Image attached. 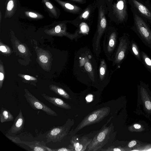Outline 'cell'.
I'll return each instance as SVG.
<instances>
[{
    "instance_id": "603a6c76",
    "label": "cell",
    "mask_w": 151,
    "mask_h": 151,
    "mask_svg": "<svg viewBox=\"0 0 151 151\" xmlns=\"http://www.w3.org/2000/svg\"><path fill=\"white\" fill-rule=\"evenodd\" d=\"M14 6V3L12 0H10L8 2L7 9L8 10L11 11L12 9Z\"/></svg>"
},
{
    "instance_id": "4fadbf2b",
    "label": "cell",
    "mask_w": 151,
    "mask_h": 151,
    "mask_svg": "<svg viewBox=\"0 0 151 151\" xmlns=\"http://www.w3.org/2000/svg\"><path fill=\"white\" fill-rule=\"evenodd\" d=\"M25 122L24 118L21 109H20L18 115L10 128L6 134V136H13L20 133L24 128Z\"/></svg>"
},
{
    "instance_id": "6da1fadb",
    "label": "cell",
    "mask_w": 151,
    "mask_h": 151,
    "mask_svg": "<svg viewBox=\"0 0 151 151\" xmlns=\"http://www.w3.org/2000/svg\"><path fill=\"white\" fill-rule=\"evenodd\" d=\"M132 12L134 20L132 29L143 43L151 50V29L149 24L137 14Z\"/></svg>"
},
{
    "instance_id": "7c38bea8",
    "label": "cell",
    "mask_w": 151,
    "mask_h": 151,
    "mask_svg": "<svg viewBox=\"0 0 151 151\" xmlns=\"http://www.w3.org/2000/svg\"><path fill=\"white\" fill-rule=\"evenodd\" d=\"M92 139H90L86 136L83 137L79 139L77 137H73L70 140L71 144L69 145L68 147L74 151H85Z\"/></svg>"
},
{
    "instance_id": "d4e9b609",
    "label": "cell",
    "mask_w": 151,
    "mask_h": 151,
    "mask_svg": "<svg viewBox=\"0 0 151 151\" xmlns=\"http://www.w3.org/2000/svg\"><path fill=\"white\" fill-rule=\"evenodd\" d=\"M52 151H73L74 150L70 148L65 147H62L58 149L52 150Z\"/></svg>"
},
{
    "instance_id": "7a4b0ae2",
    "label": "cell",
    "mask_w": 151,
    "mask_h": 151,
    "mask_svg": "<svg viewBox=\"0 0 151 151\" xmlns=\"http://www.w3.org/2000/svg\"><path fill=\"white\" fill-rule=\"evenodd\" d=\"M128 0L113 1L111 12L107 16L112 21L117 24L126 22L128 19Z\"/></svg>"
},
{
    "instance_id": "f546056e",
    "label": "cell",
    "mask_w": 151,
    "mask_h": 151,
    "mask_svg": "<svg viewBox=\"0 0 151 151\" xmlns=\"http://www.w3.org/2000/svg\"><path fill=\"white\" fill-rule=\"evenodd\" d=\"M29 15L30 17L33 18H36L37 17V14L32 12H29Z\"/></svg>"
},
{
    "instance_id": "8d00e7d4",
    "label": "cell",
    "mask_w": 151,
    "mask_h": 151,
    "mask_svg": "<svg viewBox=\"0 0 151 151\" xmlns=\"http://www.w3.org/2000/svg\"><path fill=\"white\" fill-rule=\"evenodd\" d=\"M25 78L27 80H29L30 79V77L29 76L25 75L24 76Z\"/></svg>"
},
{
    "instance_id": "484cf974",
    "label": "cell",
    "mask_w": 151,
    "mask_h": 151,
    "mask_svg": "<svg viewBox=\"0 0 151 151\" xmlns=\"http://www.w3.org/2000/svg\"><path fill=\"white\" fill-rule=\"evenodd\" d=\"M73 2V3H76L78 4H83L86 3V0H70Z\"/></svg>"
},
{
    "instance_id": "d6986e66",
    "label": "cell",
    "mask_w": 151,
    "mask_h": 151,
    "mask_svg": "<svg viewBox=\"0 0 151 151\" xmlns=\"http://www.w3.org/2000/svg\"><path fill=\"white\" fill-rule=\"evenodd\" d=\"M50 89L57 94L64 98L68 99H71L69 94L64 89L61 88L52 86L51 87Z\"/></svg>"
},
{
    "instance_id": "277c9868",
    "label": "cell",
    "mask_w": 151,
    "mask_h": 151,
    "mask_svg": "<svg viewBox=\"0 0 151 151\" xmlns=\"http://www.w3.org/2000/svg\"><path fill=\"white\" fill-rule=\"evenodd\" d=\"M112 117H111L108 120L106 123L95 135L88 146L86 151H100L106 144L109 138V135L113 127V124L111 123L110 126L107 127L106 125Z\"/></svg>"
},
{
    "instance_id": "cb8c5ba5",
    "label": "cell",
    "mask_w": 151,
    "mask_h": 151,
    "mask_svg": "<svg viewBox=\"0 0 151 151\" xmlns=\"http://www.w3.org/2000/svg\"><path fill=\"white\" fill-rule=\"evenodd\" d=\"M40 61L42 63H45L47 62L48 59L44 55H42L40 57Z\"/></svg>"
},
{
    "instance_id": "4316f807",
    "label": "cell",
    "mask_w": 151,
    "mask_h": 151,
    "mask_svg": "<svg viewBox=\"0 0 151 151\" xmlns=\"http://www.w3.org/2000/svg\"><path fill=\"white\" fill-rule=\"evenodd\" d=\"M18 48L19 51L22 53H24L26 51L25 47L22 45H20L18 46Z\"/></svg>"
},
{
    "instance_id": "1f68e13d",
    "label": "cell",
    "mask_w": 151,
    "mask_h": 151,
    "mask_svg": "<svg viewBox=\"0 0 151 151\" xmlns=\"http://www.w3.org/2000/svg\"><path fill=\"white\" fill-rule=\"evenodd\" d=\"M55 30L56 32L59 33L60 31L61 28L59 26H57L55 27Z\"/></svg>"
},
{
    "instance_id": "f1b7e54d",
    "label": "cell",
    "mask_w": 151,
    "mask_h": 151,
    "mask_svg": "<svg viewBox=\"0 0 151 151\" xmlns=\"http://www.w3.org/2000/svg\"><path fill=\"white\" fill-rule=\"evenodd\" d=\"M136 142L134 140L130 142L128 144V146L129 147H133L136 145Z\"/></svg>"
},
{
    "instance_id": "9a60e30c",
    "label": "cell",
    "mask_w": 151,
    "mask_h": 151,
    "mask_svg": "<svg viewBox=\"0 0 151 151\" xmlns=\"http://www.w3.org/2000/svg\"><path fill=\"white\" fill-rule=\"evenodd\" d=\"M98 78L101 82L107 80L109 77V73L107 65L104 59L101 60L99 68Z\"/></svg>"
},
{
    "instance_id": "4dcf8cb0",
    "label": "cell",
    "mask_w": 151,
    "mask_h": 151,
    "mask_svg": "<svg viewBox=\"0 0 151 151\" xmlns=\"http://www.w3.org/2000/svg\"><path fill=\"white\" fill-rule=\"evenodd\" d=\"M92 98L93 96L92 95H88L86 97V99L87 101L90 102L92 100Z\"/></svg>"
},
{
    "instance_id": "ba28073f",
    "label": "cell",
    "mask_w": 151,
    "mask_h": 151,
    "mask_svg": "<svg viewBox=\"0 0 151 151\" xmlns=\"http://www.w3.org/2000/svg\"><path fill=\"white\" fill-rule=\"evenodd\" d=\"M92 55L89 54L88 51H86L81 54L78 59L79 67H81V69H84L82 71L86 73L90 79L94 81L95 78H98V77L97 68H93L96 67V65H93V61L95 60Z\"/></svg>"
},
{
    "instance_id": "52a82bcc",
    "label": "cell",
    "mask_w": 151,
    "mask_h": 151,
    "mask_svg": "<svg viewBox=\"0 0 151 151\" xmlns=\"http://www.w3.org/2000/svg\"><path fill=\"white\" fill-rule=\"evenodd\" d=\"M74 123V120L68 119L62 126L54 127L48 132L45 137L46 142H60L67 135L71 127Z\"/></svg>"
},
{
    "instance_id": "ffe728a7",
    "label": "cell",
    "mask_w": 151,
    "mask_h": 151,
    "mask_svg": "<svg viewBox=\"0 0 151 151\" xmlns=\"http://www.w3.org/2000/svg\"><path fill=\"white\" fill-rule=\"evenodd\" d=\"M34 144L33 145H27L32 149V150L37 151H52V150L46 146L40 144L39 142L34 143Z\"/></svg>"
},
{
    "instance_id": "5bb4252c",
    "label": "cell",
    "mask_w": 151,
    "mask_h": 151,
    "mask_svg": "<svg viewBox=\"0 0 151 151\" xmlns=\"http://www.w3.org/2000/svg\"><path fill=\"white\" fill-rule=\"evenodd\" d=\"M42 96L46 100L57 107L66 109H69L71 108L68 104L60 99L50 96L45 93L42 94Z\"/></svg>"
},
{
    "instance_id": "ac0fdd59",
    "label": "cell",
    "mask_w": 151,
    "mask_h": 151,
    "mask_svg": "<svg viewBox=\"0 0 151 151\" xmlns=\"http://www.w3.org/2000/svg\"><path fill=\"white\" fill-rule=\"evenodd\" d=\"M142 62L145 67L151 73V58L145 52H141Z\"/></svg>"
},
{
    "instance_id": "3957f363",
    "label": "cell",
    "mask_w": 151,
    "mask_h": 151,
    "mask_svg": "<svg viewBox=\"0 0 151 151\" xmlns=\"http://www.w3.org/2000/svg\"><path fill=\"white\" fill-rule=\"evenodd\" d=\"M117 36L116 30L111 27H108L104 33L103 43V49L109 61H112L117 48Z\"/></svg>"
},
{
    "instance_id": "8fae6325",
    "label": "cell",
    "mask_w": 151,
    "mask_h": 151,
    "mask_svg": "<svg viewBox=\"0 0 151 151\" xmlns=\"http://www.w3.org/2000/svg\"><path fill=\"white\" fill-rule=\"evenodd\" d=\"M97 7L96 0L90 4L74 19L70 21L74 25L78 27L81 23L90 21L93 17L95 10Z\"/></svg>"
},
{
    "instance_id": "83f0119b",
    "label": "cell",
    "mask_w": 151,
    "mask_h": 151,
    "mask_svg": "<svg viewBox=\"0 0 151 151\" xmlns=\"http://www.w3.org/2000/svg\"><path fill=\"white\" fill-rule=\"evenodd\" d=\"M145 105L146 108L148 110L151 109V102L149 101H146L145 102Z\"/></svg>"
},
{
    "instance_id": "7402d4cb",
    "label": "cell",
    "mask_w": 151,
    "mask_h": 151,
    "mask_svg": "<svg viewBox=\"0 0 151 151\" xmlns=\"http://www.w3.org/2000/svg\"><path fill=\"white\" fill-rule=\"evenodd\" d=\"M6 136L7 138L14 143L17 144L24 143V142L20 141V139L18 137H14L10 136Z\"/></svg>"
},
{
    "instance_id": "836d02e7",
    "label": "cell",
    "mask_w": 151,
    "mask_h": 151,
    "mask_svg": "<svg viewBox=\"0 0 151 151\" xmlns=\"http://www.w3.org/2000/svg\"><path fill=\"white\" fill-rule=\"evenodd\" d=\"M0 50L1 51L3 52H6L7 50L5 47L4 46H1L0 47Z\"/></svg>"
},
{
    "instance_id": "30bf717a",
    "label": "cell",
    "mask_w": 151,
    "mask_h": 151,
    "mask_svg": "<svg viewBox=\"0 0 151 151\" xmlns=\"http://www.w3.org/2000/svg\"><path fill=\"white\" fill-rule=\"evenodd\" d=\"M24 95L27 102L32 109L41 110L49 115L54 116H58L57 113L55 111L40 101L27 90H25V93Z\"/></svg>"
},
{
    "instance_id": "44dd1931",
    "label": "cell",
    "mask_w": 151,
    "mask_h": 151,
    "mask_svg": "<svg viewBox=\"0 0 151 151\" xmlns=\"http://www.w3.org/2000/svg\"><path fill=\"white\" fill-rule=\"evenodd\" d=\"M106 3L108 9V13H109L111 9L114 0H103Z\"/></svg>"
},
{
    "instance_id": "e575fe53",
    "label": "cell",
    "mask_w": 151,
    "mask_h": 151,
    "mask_svg": "<svg viewBox=\"0 0 151 151\" xmlns=\"http://www.w3.org/2000/svg\"><path fill=\"white\" fill-rule=\"evenodd\" d=\"M134 127L136 129H139L140 128L141 126L138 124H135L134 125Z\"/></svg>"
},
{
    "instance_id": "2e32d148",
    "label": "cell",
    "mask_w": 151,
    "mask_h": 151,
    "mask_svg": "<svg viewBox=\"0 0 151 151\" xmlns=\"http://www.w3.org/2000/svg\"><path fill=\"white\" fill-rule=\"evenodd\" d=\"M14 117L8 109L2 107L0 113V121L1 123L14 120Z\"/></svg>"
},
{
    "instance_id": "9c48e42d",
    "label": "cell",
    "mask_w": 151,
    "mask_h": 151,
    "mask_svg": "<svg viewBox=\"0 0 151 151\" xmlns=\"http://www.w3.org/2000/svg\"><path fill=\"white\" fill-rule=\"evenodd\" d=\"M119 42L112 60V65L119 66L126 58L130 42L128 37L124 35L119 38Z\"/></svg>"
},
{
    "instance_id": "8992f818",
    "label": "cell",
    "mask_w": 151,
    "mask_h": 151,
    "mask_svg": "<svg viewBox=\"0 0 151 151\" xmlns=\"http://www.w3.org/2000/svg\"><path fill=\"white\" fill-rule=\"evenodd\" d=\"M132 12L137 14L151 24L150 0H128Z\"/></svg>"
},
{
    "instance_id": "d6a6232c",
    "label": "cell",
    "mask_w": 151,
    "mask_h": 151,
    "mask_svg": "<svg viewBox=\"0 0 151 151\" xmlns=\"http://www.w3.org/2000/svg\"><path fill=\"white\" fill-rule=\"evenodd\" d=\"M45 4L46 6L50 9H51L52 8L53 6L52 4L50 2H47L45 3Z\"/></svg>"
},
{
    "instance_id": "5b68a950",
    "label": "cell",
    "mask_w": 151,
    "mask_h": 151,
    "mask_svg": "<svg viewBox=\"0 0 151 151\" xmlns=\"http://www.w3.org/2000/svg\"><path fill=\"white\" fill-rule=\"evenodd\" d=\"M110 107L106 106L96 110L84 117L72 132L73 134L86 126L99 122L108 115Z\"/></svg>"
},
{
    "instance_id": "e0dca14e",
    "label": "cell",
    "mask_w": 151,
    "mask_h": 151,
    "mask_svg": "<svg viewBox=\"0 0 151 151\" xmlns=\"http://www.w3.org/2000/svg\"><path fill=\"white\" fill-rule=\"evenodd\" d=\"M129 49L132 54L139 61L142 62L141 52L137 44L134 40L130 42Z\"/></svg>"
},
{
    "instance_id": "d590c367",
    "label": "cell",
    "mask_w": 151,
    "mask_h": 151,
    "mask_svg": "<svg viewBox=\"0 0 151 151\" xmlns=\"http://www.w3.org/2000/svg\"><path fill=\"white\" fill-rule=\"evenodd\" d=\"M4 78L3 74L1 73H0V81H2Z\"/></svg>"
}]
</instances>
